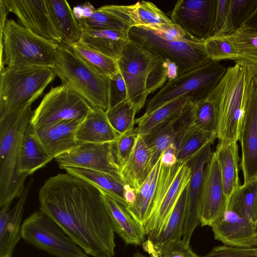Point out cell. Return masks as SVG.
<instances>
[{
	"label": "cell",
	"mask_w": 257,
	"mask_h": 257,
	"mask_svg": "<svg viewBox=\"0 0 257 257\" xmlns=\"http://www.w3.org/2000/svg\"><path fill=\"white\" fill-rule=\"evenodd\" d=\"M39 200L40 210L86 254L114 257V231L98 188L67 173H59L45 181Z\"/></svg>",
	"instance_id": "cell-1"
},
{
	"label": "cell",
	"mask_w": 257,
	"mask_h": 257,
	"mask_svg": "<svg viewBox=\"0 0 257 257\" xmlns=\"http://www.w3.org/2000/svg\"><path fill=\"white\" fill-rule=\"evenodd\" d=\"M252 74L249 65L235 61L208 96L217 113V139L223 143L237 142L247 104Z\"/></svg>",
	"instance_id": "cell-2"
},
{
	"label": "cell",
	"mask_w": 257,
	"mask_h": 257,
	"mask_svg": "<svg viewBox=\"0 0 257 257\" xmlns=\"http://www.w3.org/2000/svg\"><path fill=\"white\" fill-rule=\"evenodd\" d=\"M34 111L27 105L0 115V207L19 198L26 178L20 174L23 138Z\"/></svg>",
	"instance_id": "cell-3"
},
{
	"label": "cell",
	"mask_w": 257,
	"mask_h": 257,
	"mask_svg": "<svg viewBox=\"0 0 257 257\" xmlns=\"http://www.w3.org/2000/svg\"><path fill=\"white\" fill-rule=\"evenodd\" d=\"M59 44L44 38L13 20H7L0 35V71L11 68H53Z\"/></svg>",
	"instance_id": "cell-4"
},
{
	"label": "cell",
	"mask_w": 257,
	"mask_h": 257,
	"mask_svg": "<svg viewBox=\"0 0 257 257\" xmlns=\"http://www.w3.org/2000/svg\"><path fill=\"white\" fill-rule=\"evenodd\" d=\"M53 69L61 79V84L76 91L92 107L107 110L109 78L91 67L70 45L63 43L59 44Z\"/></svg>",
	"instance_id": "cell-5"
},
{
	"label": "cell",
	"mask_w": 257,
	"mask_h": 257,
	"mask_svg": "<svg viewBox=\"0 0 257 257\" xmlns=\"http://www.w3.org/2000/svg\"><path fill=\"white\" fill-rule=\"evenodd\" d=\"M128 34L132 41L140 44L153 54L175 63L179 75L210 60L206 54L204 42L187 38L169 39L161 31L144 27H132Z\"/></svg>",
	"instance_id": "cell-6"
},
{
	"label": "cell",
	"mask_w": 257,
	"mask_h": 257,
	"mask_svg": "<svg viewBox=\"0 0 257 257\" xmlns=\"http://www.w3.org/2000/svg\"><path fill=\"white\" fill-rule=\"evenodd\" d=\"M227 68L219 62L206 64L168 81L148 102L144 115L164 104L181 97H188L197 103L207 98L226 73Z\"/></svg>",
	"instance_id": "cell-7"
},
{
	"label": "cell",
	"mask_w": 257,
	"mask_h": 257,
	"mask_svg": "<svg viewBox=\"0 0 257 257\" xmlns=\"http://www.w3.org/2000/svg\"><path fill=\"white\" fill-rule=\"evenodd\" d=\"M56 76L51 68L6 67L0 71V115L32 105Z\"/></svg>",
	"instance_id": "cell-8"
},
{
	"label": "cell",
	"mask_w": 257,
	"mask_h": 257,
	"mask_svg": "<svg viewBox=\"0 0 257 257\" xmlns=\"http://www.w3.org/2000/svg\"><path fill=\"white\" fill-rule=\"evenodd\" d=\"M191 175L190 168L177 163L172 167L161 163L150 216L144 227L147 240L152 242L160 233L172 213Z\"/></svg>",
	"instance_id": "cell-9"
},
{
	"label": "cell",
	"mask_w": 257,
	"mask_h": 257,
	"mask_svg": "<svg viewBox=\"0 0 257 257\" xmlns=\"http://www.w3.org/2000/svg\"><path fill=\"white\" fill-rule=\"evenodd\" d=\"M22 236L33 246L56 257H88L54 220L40 210L24 221Z\"/></svg>",
	"instance_id": "cell-10"
},
{
	"label": "cell",
	"mask_w": 257,
	"mask_h": 257,
	"mask_svg": "<svg viewBox=\"0 0 257 257\" xmlns=\"http://www.w3.org/2000/svg\"><path fill=\"white\" fill-rule=\"evenodd\" d=\"M92 107L70 87L60 85L51 88L34 111L30 123L38 127L60 121L83 119Z\"/></svg>",
	"instance_id": "cell-11"
},
{
	"label": "cell",
	"mask_w": 257,
	"mask_h": 257,
	"mask_svg": "<svg viewBox=\"0 0 257 257\" xmlns=\"http://www.w3.org/2000/svg\"><path fill=\"white\" fill-rule=\"evenodd\" d=\"M153 54L141 45L131 41L117 60L119 70L127 91L128 100L139 112L149 94L147 82L151 71Z\"/></svg>",
	"instance_id": "cell-12"
},
{
	"label": "cell",
	"mask_w": 257,
	"mask_h": 257,
	"mask_svg": "<svg viewBox=\"0 0 257 257\" xmlns=\"http://www.w3.org/2000/svg\"><path fill=\"white\" fill-rule=\"evenodd\" d=\"M217 0H180L171 15L172 22L185 32L187 38L204 42L213 36Z\"/></svg>",
	"instance_id": "cell-13"
},
{
	"label": "cell",
	"mask_w": 257,
	"mask_h": 257,
	"mask_svg": "<svg viewBox=\"0 0 257 257\" xmlns=\"http://www.w3.org/2000/svg\"><path fill=\"white\" fill-rule=\"evenodd\" d=\"M113 143L79 144L54 159L62 169L67 167L90 169L109 174L122 181L121 169L114 154Z\"/></svg>",
	"instance_id": "cell-14"
},
{
	"label": "cell",
	"mask_w": 257,
	"mask_h": 257,
	"mask_svg": "<svg viewBox=\"0 0 257 257\" xmlns=\"http://www.w3.org/2000/svg\"><path fill=\"white\" fill-rule=\"evenodd\" d=\"M227 204L218 163L213 152L205 167L199 202L198 216L201 226H211L221 218L227 210Z\"/></svg>",
	"instance_id": "cell-15"
},
{
	"label": "cell",
	"mask_w": 257,
	"mask_h": 257,
	"mask_svg": "<svg viewBox=\"0 0 257 257\" xmlns=\"http://www.w3.org/2000/svg\"><path fill=\"white\" fill-rule=\"evenodd\" d=\"M238 141L241 147L243 184L246 185L257 180V82L253 77Z\"/></svg>",
	"instance_id": "cell-16"
},
{
	"label": "cell",
	"mask_w": 257,
	"mask_h": 257,
	"mask_svg": "<svg viewBox=\"0 0 257 257\" xmlns=\"http://www.w3.org/2000/svg\"><path fill=\"white\" fill-rule=\"evenodd\" d=\"M98 9L117 19L130 28L144 27L166 32L174 25L171 19L150 2L139 1L131 5H104Z\"/></svg>",
	"instance_id": "cell-17"
},
{
	"label": "cell",
	"mask_w": 257,
	"mask_h": 257,
	"mask_svg": "<svg viewBox=\"0 0 257 257\" xmlns=\"http://www.w3.org/2000/svg\"><path fill=\"white\" fill-rule=\"evenodd\" d=\"M19 23L46 39L61 44L62 40L50 17L45 0H3Z\"/></svg>",
	"instance_id": "cell-18"
},
{
	"label": "cell",
	"mask_w": 257,
	"mask_h": 257,
	"mask_svg": "<svg viewBox=\"0 0 257 257\" xmlns=\"http://www.w3.org/2000/svg\"><path fill=\"white\" fill-rule=\"evenodd\" d=\"M208 144L187 164L191 169V175L187 187L185 218L183 226L182 240L190 243L192 233L200 223L198 206L203 183L205 167L212 154L211 146Z\"/></svg>",
	"instance_id": "cell-19"
},
{
	"label": "cell",
	"mask_w": 257,
	"mask_h": 257,
	"mask_svg": "<svg viewBox=\"0 0 257 257\" xmlns=\"http://www.w3.org/2000/svg\"><path fill=\"white\" fill-rule=\"evenodd\" d=\"M214 239L224 245L242 248L257 247V226L253 221L227 210L211 226Z\"/></svg>",
	"instance_id": "cell-20"
},
{
	"label": "cell",
	"mask_w": 257,
	"mask_h": 257,
	"mask_svg": "<svg viewBox=\"0 0 257 257\" xmlns=\"http://www.w3.org/2000/svg\"><path fill=\"white\" fill-rule=\"evenodd\" d=\"M83 119L65 120L38 127L32 126L33 134L48 154L55 159L79 145L76 133Z\"/></svg>",
	"instance_id": "cell-21"
},
{
	"label": "cell",
	"mask_w": 257,
	"mask_h": 257,
	"mask_svg": "<svg viewBox=\"0 0 257 257\" xmlns=\"http://www.w3.org/2000/svg\"><path fill=\"white\" fill-rule=\"evenodd\" d=\"M33 183L34 179L31 178L12 209H10V205L1 208L0 257H12L16 245L22 238V216Z\"/></svg>",
	"instance_id": "cell-22"
},
{
	"label": "cell",
	"mask_w": 257,
	"mask_h": 257,
	"mask_svg": "<svg viewBox=\"0 0 257 257\" xmlns=\"http://www.w3.org/2000/svg\"><path fill=\"white\" fill-rule=\"evenodd\" d=\"M119 136L111 125L106 111L94 107L83 118L76 133L78 144L112 143Z\"/></svg>",
	"instance_id": "cell-23"
},
{
	"label": "cell",
	"mask_w": 257,
	"mask_h": 257,
	"mask_svg": "<svg viewBox=\"0 0 257 257\" xmlns=\"http://www.w3.org/2000/svg\"><path fill=\"white\" fill-rule=\"evenodd\" d=\"M129 30L83 29L79 41L96 51L118 60L125 46L131 41Z\"/></svg>",
	"instance_id": "cell-24"
},
{
	"label": "cell",
	"mask_w": 257,
	"mask_h": 257,
	"mask_svg": "<svg viewBox=\"0 0 257 257\" xmlns=\"http://www.w3.org/2000/svg\"><path fill=\"white\" fill-rule=\"evenodd\" d=\"M104 196L106 208L114 231L126 244H143L146 236L144 226L131 215L124 206L104 194Z\"/></svg>",
	"instance_id": "cell-25"
},
{
	"label": "cell",
	"mask_w": 257,
	"mask_h": 257,
	"mask_svg": "<svg viewBox=\"0 0 257 257\" xmlns=\"http://www.w3.org/2000/svg\"><path fill=\"white\" fill-rule=\"evenodd\" d=\"M186 197V188L160 233L152 242L149 240L145 241L142 244L144 248H150L158 255L169 245L182 239L185 218Z\"/></svg>",
	"instance_id": "cell-26"
},
{
	"label": "cell",
	"mask_w": 257,
	"mask_h": 257,
	"mask_svg": "<svg viewBox=\"0 0 257 257\" xmlns=\"http://www.w3.org/2000/svg\"><path fill=\"white\" fill-rule=\"evenodd\" d=\"M220 170L224 193L228 199L241 185L239 171L240 159L237 142H219L214 152Z\"/></svg>",
	"instance_id": "cell-27"
},
{
	"label": "cell",
	"mask_w": 257,
	"mask_h": 257,
	"mask_svg": "<svg viewBox=\"0 0 257 257\" xmlns=\"http://www.w3.org/2000/svg\"><path fill=\"white\" fill-rule=\"evenodd\" d=\"M151 159L150 149L143 137L138 135L132 153L121 171L123 183L136 190L139 189L153 169Z\"/></svg>",
	"instance_id": "cell-28"
},
{
	"label": "cell",
	"mask_w": 257,
	"mask_h": 257,
	"mask_svg": "<svg viewBox=\"0 0 257 257\" xmlns=\"http://www.w3.org/2000/svg\"><path fill=\"white\" fill-rule=\"evenodd\" d=\"M48 11L62 43L71 45L80 41L81 29L66 0H45Z\"/></svg>",
	"instance_id": "cell-29"
},
{
	"label": "cell",
	"mask_w": 257,
	"mask_h": 257,
	"mask_svg": "<svg viewBox=\"0 0 257 257\" xmlns=\"http://www.w3.org/2000/svg\"><path fill=\"white\" fill-rule=\"evenodd\" d=\"M64 170L66 173L94 185L104 195L125 208L127 207L124 197L125 184L122 180L109 174L90 169L67 167Z\"/></svg>",
	"instance_id": "cell-30"
},
{
	"label": "cell",
	"mask_w": 257,
	"mask_h": 257,
	"mask_svg": "<svg viewBox=\"0 0 257 257\" xmlns=\"http://www.w3.org/2000/svg\"><path fill=\"white\" fill-rule=\"evenodd\" d=\"M52 159L33 134L30 123L28 126L22 142L20 157V174L27 177L43 168Z\"/></svg>",
	"instance_id": "cell-31"
},
{
	"label": "cell",
	"mask_w": 257,
	"mask_h": 257,
	"mask_svg": "<svg viewBox=\"0 0 257 257\" xmlns=\"http://www.w3.org/2000/svg\"><path fill=\"white\" fill-rule=\"evenodd\" d=\"M74 14L81 29H130L120 21L96 9L89 2L74 8Z\"/></svg>",
	"instance_id": "cell-32"
},
{
	"label": "cell",
	"mask_w": 257,
	"mask_h": 257,
	"mask_svg": "<svg viewBox=\"0 0 257 257\" xmlns=\"http://www.w3.org/2000/svg\"><path fill=\"white\" fill-rule=\"evenodd\" d=\"M180 114L160 123L148 134L142 136L152 153V168L159 161L167 147L175 143V126Z\"/></svg>",
	"instance_id": "cell-33"
},
{
	"label": "cell",
	"mask_w": 257,
	"mask_h": 257,
	"mask_svg": "<svg viewBox=\"0 0 257 257\" xmlns=\"http://www.w3.org/2000/svg\"><path fill=\"white\" fill-rule=\"evenodd\" d=\"M188 97H181L171 101L147 115L136 119L138 126L134 129L137 135L144 136L160 123L180 114L188 101Z\"/></svg>",
	"instance_id": "cell-34"
},
{
	"label": "cell",
	"mask_w": 257,
	"mask_h": 257,
	"mask_svg": "<svg viewBox=\"0 0 257 257\" xmlns=\"http://www.w3.org/2000/svg\"><path fill=\"white\" fill-rule=\"evenodd\" d=\"M227 210L255 222L257 215V180L241 185L230 196Z\"/></svg>",
	"instance_id": "cell-35"
},
{
	"label": "cell",
	"mask_w": 257,
	"mask_h": 257,
	"mask_svg": "<svg viewBox=\"0 0 257 257\" xmlns=\"http://www.w3.org/2000/svg\"><path fill=\"white\" fill-rule=\"evenodd\" d=\"M69 45L87 64L103 76L109 78L119 72L117 59L96 51L80 41Z\"/></svg>",
	"instance_id": "cell-36"
},
{
	"label": "cell",
	"mask_w": 257,
	"mask_h": 257,
	"mask_svg": "<svg viewBox=\"0 0 257 257\" xmlns=\"http://www.w3.org/2000/svg\"><path fill=\"white\" fill-rule=\"evenodd\" d=\"M228 36L237 51V61L257 66V31L243 25Z\"/></svg>",
	"instance_id": "cell-37"
},
{
	"label": "cell",
	"mask_w": 257,
	"mask_h": 257,
	"mask_svg": "<svg viewBox=\"0 0 257 257\" xmlns=\"http://www.w3.org/2000/svg\"><path fill=\"white\" fill-rule=\"evenodd\" d=\"M256 8L257 0H230L226 21L221 30L215 35L226 36L233 34L245 23Z\"/></svg>",
	"instance_id": "cell-38"
},
{
	"label": "cell",
	"mask_w": 257,
	"mask_h": 257,
	"mask_svg": "<svg viewBox=\"0 0 257 257\" xmlns=\"http://www.w3.org/2000/svg\"><path fill=\"white\" fill-rule=\"evenodd\" d=\"M217 139L215 134L196 128L183 141L177 151V162L186 164L208 144Z\"/></svg>",
	"instance_id": "cell-39"
},
{
	"label": "cell",
	"mask_w": 257,
	"mask_h": 257,
	"mask_svg": "<svg viewBox=\"0 0 257 257\" xmlns=\"http://www.w3.org/2000/svg\"><path fill=\"white\" fill-rule=\"evenodd\" d=\"M106 112L111 125L119 136L134 129L137 112L128 100L107 109Z\"/></svg>",
	"instance_id": "cell-40"
},
{
	"label": "cell",
	"mask_w": 257,
	"mask_h": 257,
	"mask_svg": "<svg viewBox=\"0 0 257 257\" xmlns=\"http://www.w3.org/2000/svg\"><path fill=\"white\" fill-rule=\"evenodd\" d=\"M204 47L210 60H238L237 51L228 35L213 36L204 42Z\"/></svg>",
	"instance_id": "cell-41"
},
{
	"label": "cell",
	"mask_w": 257,
	"mask_h": 257,
	"mask_svg": "<svg viewBox=\"0 0 257 257\" xmlns=\"http://www.w3.org/2000/svg\"><path fill=\"white\" fill-rule=\"evenodd\" d=\"M195 124L200 130L215 134L218 129V116L213 102L207 97L196 103Z\"/></svg>",
	"instance_id": "cell-42"
},
{
	"label": "cell",
	"mask_w": 257,
	"mask_h": 257,
	"mask_svg": "<svg viewBox=\"0 0 257 257\" xmlns=\"http://www.w3.org/2000/svg\"><path fill=\"white\" fill-rule=\"evenodd\" d=\"M196 103L190 99L180 114L176 123L177 151L184 139L197 127L195 124Z\"/></svg>",
	"instance_id": "cell-43"
},
{
	"label": "cell",
	"mask_w": 257,
	"mask_h": 257,
	"mask_svg": "<svg viewBox=\"0 0 257 257\" xmlns=\"http://www.w3.org/2000/svg\"><path fill=\"white\" fill-rule=\"evenodd\" d=\"M137 136L138 135L133 130L119 136L116 141L113 143L114 156L121 171L127 162L132 153Z\"/></svg>",
	"instance_id": "cell-44"
},
{
	"label": "cell",
	"mask_w": 257,
	"mask_h": 257,
	"mask_svg": "<svg viewBox=\"0 0 257 257\" xmlns=\"http://www.w3.org/2000/svg\"><path fill=\"white\" fill-rule=\"evenodd\" d=\"M108 99L107 109H111L128 100L125 83L119 71L109 78Z\"/></svg>",
	"instance_id": "cell-45"
},
{
	"label": "cell",
	"mask_w": 257,
	"mask_h": 257,
	"mask_svg": "<svg viewBox=\"0 0 257 257\" xmlns=\"http://www.w3.org/2000/svg\"><path fill=\"white\" fill-rule=\"evenodd\" d=\"M153 55L152 68L147 82L149 94L161 87L167 79L166 60L161 57Z\"/></svg>",
	"instance_id": "cell-46"
},
{
	"label": "cell",
	"mask_w": 257,
	"mask_h": 257,
	"mask_svg": "<svg viewBox=\"0 0 257 257\" xmlns=\"http://www.w3.org/2000/svg\"><path fill=\"white\" fill-rule=\"evenodd\" d=\"M203 257H257V247L242 248L220 245L213 247Z\"/></svg>",
	"instance_id": "cell-47"
},
{
	"label": "cell",
	"mask_w": 257,
	"mask_h": 257,
	"mask_svg": "<svg viewBox=\"0 0 257 257\" xmlns=\"http://www.w3.org/2000/svg\"><path fill=\"white\" fill-rule=\"evenodd\" d=\"M158 257H203L195 253L189 244L186 243L182 239L172 243L163 249Z\"/></svg>",
	"instance_id": "cell-48"
},
{
	"label": "cell",
	"mask_w": 257,
	"mask_h": 257,
	"mask_svg": "<svg viewBox=\"0 0 257 257\" xmlns=\"http://www.w3.org/2000/svg\"><path fill=\"white\" fill-rule=\"evenodd\" d=\"M230 0H217L215 11L213 36L216 35L222 28L226 21Z\"/></svg>",
	"instance_id": "cell-49"
},
{
	"label": "cell",
	"mask_w": 257,
	"mask_h": 257,
	"mask_svg": "<svg viewBox=\"0 0 257 257\" xmlns=\"http://www.w3.org/2000/svg\"><path fill=\"white\" fill-rule=\"evenodd\" d=\"M160 162L166 167L173 166L178 163L177 148L175 143L171 144L163 152L160 158Z\"/></svg>",
	"instance_id": "cell-50"
},
{
	"label": "cell",
	"mask_w": 257,
	"mask_h": 257,
	"mask_svg": "<svg viewBox=\"0 0 257 257\" xmlns=\"http://www.w3.org/2000/svg\"><path fill=\"white\" fill-rule=\"evenodd\" d=\"M124 197L128 206L133 204L137 198V190L129 185L125 184Z\"/></svg>",
	"instance_id": "cell-51"
},
{
	"label": "cell",
	"mask_w": 257,
	"mask_h": 257,
	"mask_svg": "<svg viewBox=\"0 0 257 257\" xmlns=\"http://www.w3.org/2000/svg\"><path fill=\"white\" fill-rule=\"evenodd\" d=\"M243 25L257 31V8Z\"/></svg>",
	"instance_id": "cell-52"
},
{
	"label": "cell",
	"mask_w": 257,
	"mask_h": 257,
	"mask_svg": "<svg viewBox=\"0 0 257 257\" xmlns=\"http://www.w3.org/2000/svg\"><path fill=\"white\" fill-rule=\"evenodd\" d=\"M248 65L252 74V77L257 82V66L251 64Z\"/></svg>",
	"instance_id": "cell-53"
},
{
	"label": "cell",
	"mask_w": 257,
	"mask_h": 257,
	"mask_svg": "<svg viewBox=\"0 0 257 257\" xmlns=\"http://www.w3.org/2000/svg\"><path fill=\"white\" fill-rule=\"evenodd\" d=\"M146 251L149 252L151 255L152 257H158L157 254L151 249H147Z\"/></svg>",
	"instance_id": "cell-54"
},
{
	"label": "cell",
	"mask_w": 257,
	"mask_h": 257,
	"mask_svg": "<svg viewBox=\"0 0 257 257\" xmlns=\"http://www.w3.org/2000/svg\"><path fill=\"white\" fill-rule=\"evenodd\" d=\"M133 257H147L142 253H141L139 252H137L136 253H135Z\"/></svg>",
	"instance_id": "cell-55"
},
{
	"label": "cell",
	"mask_w": 257,
	"mask_h": 257,
	"mask_svg": "<svg viewBox=\"0 0 257 257\" xmlns=\"http://www.w3.org/2000/svg\"><path fill=\"white\" fill-rule=\"evenodd\" d=\"M255 225L257 226V215H256V220H255Z\"/></svg>",
	"instance_id": "cell-56"
}]
</instances>
